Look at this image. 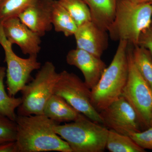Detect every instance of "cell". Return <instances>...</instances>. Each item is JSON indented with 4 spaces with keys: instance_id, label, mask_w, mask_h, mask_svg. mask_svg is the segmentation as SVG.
I'll use <instances>...</instances> for the list:
<instances>
[{
    "instance_id": "1",
    "label": "cell",
    "mask_w": 152,
    "mask_h": 152,
    "mask_svg": "<svg viewBox=\"0 0 152 152\" xmlns=\"http://www.w3.org/2000/svg\"><path fill=\"white\" fill-rule=\"evenodd\" d=\"M15 121L18 152H72L55 130L59 124L45 115H17Z\"/></svg>"
},
{
    "instance_id": "2",
    "label": "cell",
    "mask_w": 152,
    "mask_h": 152,
    "mask_svg": "<svg viewBox=\"0 0 152 152\" xmlns=\"http://www.w3.org/2000/svg\"><path fill=\"white\" fill-rule=\"evenodd\" d=\"M128 41L119 42L111 63L91 90V103L99 113L122 96L128 78Z\"/></svg>"
},
{
    "instance_id": "3",
    "label": "cell",
    "mask_w": 152,
    "mask_h": 152,
    "mask_svg": "<svg viewBox=\"0 0 152 152\" xmlns=\"http://www.w3.org/2000/svg\"><path fill=\"white\" fill-rule=\"evenodd\" d=\"M151 3H139L118 0L113 21L107 31L113 40L128 41L137 45L139 36L151 22Z\"/></svg>"
},
{
    "instance_id": "4",
    "label": "cell",
    "mask_w": 152,
    "mask_h": 152,
    "mask_svg": "<svg viewBox=\"0 0 152 152\" xmlns=\"http://www.w3.org/2000/svg\"><path fill=\"white\" fill-rule=\"evenodd\" d=\"M72 152H103L106 148L109 129L82 114L75 121L55 127Z\"/></svg>"
},
{
    "instance_id": "5",
    "label": "cell",
    "mask_w": 152,
    "mask_h": 152,
    "mask_svg": "<svg viewBox=\"0 0 152 152\" xmlns=\"http://www.w3.org/2000/svg\"><path fill=\"white\" fill-rule=\"evenodd\" d=\"M59 75L54 64L46 62L39 69L34 78L21 91L22 102L17 108V115H43L44 107L54 94Z\"/></svg>"
},
{
    "instance_id": "6",
    "label": "cell",
    "mask_w": 152,
    "mask_h": 152,
    "mask_svg": "<svg viewBox=\"0 0 152 152\" xmlns=\"http://www.w3.org/2000/svg\"><path fill=\"white\" fill-rule=\"evenodd\" d=\"M133 46V45L129 43L128 78L122 96L132 105L144 128L147 129L150 127L152 110V89L140 73L134 63Z\"/></svg>"
},
{
    "instance_id": "7",
    "label": "cell",
    "mask_w": 152,
    "mask_h": 152,
    "mask_svg": "<svg viewBox=\"0 0 152 152\" xmlns=\"http://www.w3.org/2000/svg\"><path fill=\"white\" fill-rule=\"evenodd\" d=\"M56 85L54 94L64 98L74 109L93 121L103 124L100 114L91 102V89L73 73L63 71Z\"/></svg>"
},
{
    "instance_id": "8",
    "label": "cell",
    "mask_w": 152,
    "mask_h": 152,
    "mask_svg": "<svg viewBox=\"0 0 152 152\" xmlns=\"http://www.w3.org/2000/svg\"><path fill=\"white\" fill-rule=\"evenodd\" d=\"M0 44L5 53V61L7 64L6 77L8 94L15 96L21 91L31 78L33 71L41 67L37 56H31L23 58L17 56L13 50L12 45L6 38L0 24Z\"/></svg>"
},
{
    "instance_id": "9",
    "label": "cell",
    "mask_w": 152,
    "mask_h": 152,
    "mask_svg": "<svg viewBox=\"0 0 152 152\" xmlns=\"http://www.w3.org/2000/svg\"><path fill=\"white\" fill-rule=\"evenodd\" d=\"M99 113L105 126L120 134L129 135L144 128L136 111L123 96Z\"/></svg>"
},
{
    "instance_id": "10",
    "label": "cell",
    "mask_w": 152,
    "mask_h": 152,
    "mask_svg": "<svg viewBox=\"0 0 152 152\" xmlns=\"http://www.w3.org/2000/svg\"><path fill=\"white\" fill-rule=\"evenodd\" d=\"M1 25L12 45H18L24 54L37 56L41 49V37L22 23L18 17L7 19Z\"/></svg>"
},
{
    "instance_id": "11",
    "label": "cell",
    "mask_w": 152,
    "mask_h": 152,
    "mask_svg": "<svg viewBox=\"0 0 152 152\" xmlns=\"http://www.w3.org/2000/svg\"><path fill=\"white\" fill-rule=\"evenodd\" d=\"M66 61L68 64L75 66L81 71L85 83L91 90L98 83L107 67L101 58L77 48L68 52Z\"/></svg>"
},
{
    "instance_id": "12",
    "label": "cell",
    "mask_w": 152,
    "mask_h": 152,
    "mask_svg": "<svg viewBox=\"0 0 152 152\" xmlns=\"http://www.w3.org/2000/svg\"><path fill=\"white\" fill-rule=\"evenodd\" d=\"M106 31L101 29L92 21L78 27L74 36L77 48L101 58L109 45Z\"/></svg>"
},
{
    "instance_id": "13",
    "label": "cell",
    "mask_w": 152,
    "mask_h": 152,
    "mask_svg": "<svg viewBox=\"0 0 152 152\" xmlns=\"http://www.w3.org/2000/svg\"><path fill=\"white\" fill-rule=\"evenodd\" d=\"M54 0H37L23 12L19 18L30 29L43 37L53 28L52 13Z\"/></svg>"
},
{
    "instance_id": "14",
    "label": "cell",
    "mask_w": 152,
    "mask_h": 152,
    "mask_svg": "<svg viewBox=\"0 0 152 152\" xmlns=\"http://www.w3.org/2000/svg\"><path fill=\"white\" fill-rule=\"evenodd\" d=\"M82 114L64 98L55 94L48 101L43 110L44 115L59 124L75 121Z\"/></svg>"
},
{
    "instance_id": "15",
    "label": "cell",
    "mask_w": 152,
    "mask_h": 152,
    "mask_svg": "<svg viewBox=\"0 0 152 152\" xmlns=\"http://www.w3.org/2000/svg\"><path fill=\"white\" fill-rule=\"evenodd\" d=\"M91 12V21L101 29L107 31L113 21L118 0H84Z\"/></svg>"
},
{
    "instance_id": "16",
    "label": "cell",
    "mask_w": 152,
    "mask_h": 152,
    "mask_svg": "<svg viewBox=\"0 0 152 152\" xmlns=\"http://www.w3.org/2000/svg\"><path fill=\"white\" fill-rule=\"evenodd\" d=\"M52 23L55 31L62 33L66 37L74 35L78 28L69 12L56 0L53 2Z\"/></svg>"
},
{
    "instance_id": "17",
    "label": "cell",
    "mask_w": 152,
    "mask_h": 152,
    "mask_svg": "<svg viewBox=\"0 0 152 152\" xmlns=\"http://www.w3.org/2000/svg\"><path fill=\"white\" fill-rule=\"evenodd\" d=\"M106 148L111 152H145L130 137L109 129Z\"/></svg>"
},
{
    "instance_id": "18",
    "label": "cell",
    "mask_w": 152,
    "mask_h": 152,
    "mask_svg": "<svg viewBox=\"0 0 152 152\" xmlns=\"http://www.w3.org/2000/svg\"><path fill=\"white\" fill-rule=\"evenodd\" d=\"M6 75V68L0 66V114L15 121L17 116L15 110L22 103V98L11 96L6 91L4 84Z\"/></svg>"
},
{
    "instance_id": "19",
    "label": "cell",
    "mask_w": 152,
    "mask_h": 152,
    "mask_svg": "<svg viewBox=\"0 0 152 152\" xmlns=\"http://www.w3.org/2000/svg\"><path fill=\"white\" fill-rule=\"evenodd\" d=\"M133 61L136 67L152 89V56L147 49L134 45Z\"/></svg>"
},
{
    "instance_id": "20",
    "label": "cell",
    "mask_w": 152,
    "mask_h": 152,
    "mask_svg": "<svg viewBox=\"0 0 152 152\" xmlns=\"http://www.w3.org/2000/svg\"><path fill=\"white\" fill-rule=\"evenodd\" d=\"M66 10L78 27L91 21V12L84 0H58Z\"/></svg>"
},
{
    "instance_id": "21",
    "label": "cell",
    "mask_w": 152,
    "mask_h": 152,
    "mask_svg": "<svg viewBox=\"0 0 152 152\" xmlns=\"http://www.w3.org/2000/svg\"><path fill=\"white\" fill-rule=\"evenodd\" d=\"M37 0H2L0 3V24L19 15Z\"/></svg>"
},
{
    "instance_id": "22",
    "label": "cell",
    "mask_w": 152,
    "mask_h": 152,
    "mask_svg": "<svg viewBox=\"0 0 152 152\" xmlns=\"http://www.w3.org/2000/svg\"><path fill=\"white\" fill-rule=\"evenodd\" d=\"M17 132L15 121L0 114V144L15 141Z\"/></svg>"
},
{
    "instance_id": "23",
    "label": "cell",
    "mask_w": 152,
    "mask_h": 152,
    "mask_svg": "<svg viewBox=\"0 0 152 152\" xmlns=\"http://www.w3.org/2000/svg\"><path fill=\"white\" fill-rule=\"evenodd\" d=\"M128 136L144 150H152V127L145 131L132 133Z\"/></svg>"
},
{
    "instance_id": "24",
    "label": "cell",
    "mask_w": 152,
    "mask_h": 152,
    "mask_svg": "<svg viewBox=\"0 0 152 152\" xmlns=\"http://www.w3.org/2000/svg\"><path fill=\"white\" fill-rule=\"evenodd\" d=\"M137 45L147 49L152 56V20L150 25L141 33Z\"/></svg>"
},
{
    "instance_id": "25",
    "label": "cell",
    "mask_w": 152,
    "mask_h": 152,
    "mask_svg": "<svg viewBox=\"0 0 152 152\" xmlns=\"http://www.w3.org/2000/svg\"><path fill=\"white\" fill-rule=\"evenodd\" d=\"M0 152H18L15 141L0 144Z\"/></svg>"
},
{
    "instance_id": "26",
    "label": "cell",
    "mask_w": 152,
    "mask_h": 152,
    "mask_svg": "<svg viewBox=\"0 0 152 152\" xmlns=\"http://www.w3.org/2000/svg\"><path fill=\"white\" fill-rule=\"evenodd\" d=\"M134 2L139 3H150L152 0H129Z\"/></svg>"
},
{
    "instance_id": "27",
    "label": "cell",
    "mask_w": 152,
    "mask_h": 152,
    "mask_svg": "<svg viewBox=\"0 0 152 152\" xmlns=\"http://www.w3.org/2000/svg\"><path fill=\"white\" fill-rule=\"evenodd\" d=\"M150 127H152V110L151 112V121H150Z\"/></svg>"
},
{
    "instance_id": "28",
    "label": "cell",
    "mask_w": 152,
    "mask_h": 152,
    "mask_svg": "<svg viewBox=\"0 0 152 152\" xmlns=\"http://www.w3.org/2000/svg\"><path fill=\"white\" fill-rule=\"evenodd\" d=\"M150 3H151V6H152V1Z\"/></svg>"
},
{
    "instance_id": "29",
    "label": "cell",
    "mask_w": 152,
    "mask_h": 152,
    "mask_svg": "<svg viewBox=\"0 0 152 152\" xmlns=\"http://www.w3.org/2000/svg\"><path fill=\"white\" fill-rule=\"evenodd\" d=\"M2 1V0H0V3H1V2Z\"/></svg>"
}]
</instances>
